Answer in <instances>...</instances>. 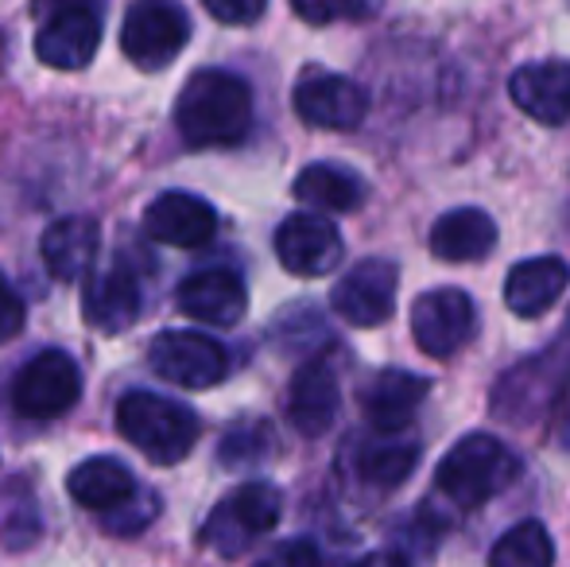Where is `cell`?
Listing matches in <instances>:
<instances>
[{"instance_id": "obj_1", "label": "cell", "mask_w": 570, "mask_h": 567, "mask_svg": "<svg viewBox=\"0 0 570 567\" xmlns=\"http://www.w3.org/2000/svg\"><path fill=\"white\" fill-rule=\"evenodd\" d=\"M175 125L190 148H229L253 129V94L229 70H198L183 86Z\"/></svg>"}, {"instance_id": "obj_2", "label": "cell", "mask_w": 570, "mask_h": 567, "mask_svg": "<svg viewBox=\"0 0 570 567\" xmlns=\"http://www.w3.org/2000/svg\"><path fill=\"white\" fill-rule=\"evenodd\" d=\"M570 385V319L559 339L509 370L493 389V417L512 428H532L551 417Z\"/></svg>"}, {"instance_id": "obj_3", "label": "cell", "mask_w": 570, "mask_h": 567, "mask_svg": "<svg viewBox=\"0 0 570 567\" xmlns=\"http://www.w3.org/2000/svg\"><path fill=\"white\" fill-rule=\"evenodd\" d=\"M517 475H520L517 454L497 436L473 431V436L458 439L451 451L443 454V462L435 470V486L458 509H478L489 498H497L504 486H512Z\"/></svg>"}, {"instance_id": "obj_4", "label": "cell", "mask_w": 570, "mask_h": 567, "mask_svg": "<svg viewBox=\"0 0 570 567\" xmlns=\"http://www.w3.org/2000/svg\"><path fill=\"white\" fill-rule=\"evenodd\" d=\"M117 428L136 451H144L159 467L183 462L198 443V417L179 401H167L159 393H128L117 404Z\"/></svg>"}, {"instance_id": "obj_5", "label": "cell", "mask_w": 570, "mask_h": 567, "mask_svg": "<svg viewBox=\"0 0 570 567\" xmlns=\"http://www.w3.org/2000/svg\"><path fill=\"white\" fill-rule=\"evenodd\" d=\"M36 55L55 70H82L101 47V0H36Z\"/></svg>"}, {"instance_id": "obj_6", "label": "cell", "mask_w": 570, "mask_h": 567, "mask_svg": "<svg viewBox=\"0 0 570 567\" xmlns=\"http://www.w3.org/2000/svg\"><path fill=\"white\" fill-rule=\"evenodd\" d=\"M279 509H284V498H279L276 486L268 482H245L222 498L214 506L210 521L203 529V540L214 548L218 556H233L248 553L264 532H272L279 525Z\"/></svg>"}, {"instance_id": "obj_7", "label": "cell", "mask_w": 570, "mask_h": 567, "mask_svg": "<svg viewBox=\"0 0 570 567\" xmlns=\"http://www.w3.org/2000/svg\"><path fill=\"white\" fill-rule=\"evenodd\" d=\"M82 397V370L67 350H39L12 378V409L28 420H55Z\"/></svg>"}, {"instance_id": "obj_8", "label": "cell", "mask_w": 570, "mask_h": 567, "mask_svg": "<svg viewBox=\"0 0 570 567\" xmlns=\"http://www.w3.org/2000/svg\"><path fill=\"white\" fill-rule=\"evenodd\" d=\"M190 39V20L175 0H140L128 8L120 28V51L132 67L164 70Z\"/></svg>"}, {"instance_id": "obj_9", "label": "cell", "mask_w": 570, "mask_h": 567, "mask_svg": "<svg viewBox=\"0 0 570 567\" xmlns=\"http://www.w3.org/2000/svg\"><path fill=\"white\" fill-rule=\"evenodd\" d=\"M151 370L179 389H214L226 381L229 354L218 339L198 331H164L148 350Z\"/></svg>"}, {"instance_id": "obj_10", "label": "cell", "mask_w": 570, "mask_h": 567, "mask_svg": "<svg viewBox=\"0 0 570 567\" xmlns=\"http://www.w3.org/2000/svg\"><path fill=\"white\" fill-rule=\"evenodd\" d=\"M478 331V307L462 287H435L412 303V334L428 358H454Z\"/></svg>"}, {"instance_id": "obj_11", "label": "cell", "mask_w": 570, "mask_h": 567, "mask_svg": "<svg viewBox=\"0 0 570 567\" xmlns=\"http://www.w3.org/2000/svg\"><path fill=\"white\" fill-rule=\"evenodd\" d=\"M396 287H400V273L392 261L384 257H365L334 284L331 292V307L338 311V319H345L350 326H381L392 319V307H396Z\"/></svg>"}, {"instance_id": "obj_12", "label": "cell", "mask_w": 570, "mask_h": 567, "mask_svg": "<svg viewBox=\"0 0 570 567\" xmlns=\"http://www.w3.org/2000/svg\"><path fill=\"white\" fill-rule=\"evenodd\" d=\"M276 257L292 276L315 281L342 265V234L326 214H287L276 229Z\"/></svg>"}, {"instance_id": "obj_13", "label": "cell", "mask_w": 570, "mask_h": 567, "mask_svg": "<svg viewBox=\"0 0 570 567\" xmlns=\"http://www.w3.org/2000/svg\"><path fill=\"white\" fill-rule=\"evenodd\" d=\"M295 114H299L311 129L350 133L365 121L368 94L361 90L353 78L315 70V75L299 78V86H295Z\"/></svg>"}, {"instance_id": "obj_14", "label": "cell", "mask_w": 570, "mask_h": 567, "mask_svg": "<svg viewBox=\"0 0 570 567\" xmlns=\"http://www.w3.org/2000/svg\"><path fill=\"white\" fill-rule=\"evenodd\" d=\"M144 234L159 245H175V250H198L218 234V214L206 198L187 195V190H164L151 198L144 211Z\"/></svg>"}, {"instance_id": "obj_15", "label": "cell", "mask_w": 570, "mask_h": 567, "mask_svg": "<svg viewBox=\"0 0 570 567\" xmlns=\"http://www.w3.org/2000/svg\"><path fill=\"white\" fill-rule=\"evenodd\" d=\"M342 404V389H338V373L326 358H315L303 370H295L292 389H287V420L299 436H323L331 431L334 417H338Z\"/></svg>"}, {"instance_id": "obj_16", "label": "cell", "mask_w": 570, "mask_h": 567, "mask_svg": "<svg viewBox=\"0 0 570 567\" xmlns=\"http://www.w3.org/2000/svg\"><path fill=\"white\" fill-rule=\"evenodd\" d=\"M183 315L198 319V323L210 326H233L245 319L248 292L245 281L229 268H203V273H190L187 281L175 292Z\"/></svg>"}, {"instance_id": "obj_17", "label": "cell", "mask_w": 570, "mask_h": 567, "mask_svg": "<svg viewBox=\"0 0 570 567\" xmlns=\"http://www.w3.org/2000/svg\"><path fill=\"white\" fill-rule=\"evenodd\" d=\"M144 311V295H140V281L128 273L125 265H109L101 273H90L82 292V315L90 326L106 334H120L128 326H136Z\"/></svg>"}, {"instance_id": "obj_18", "label": "cell", "mask_w": 570, "mask_h": 567, "mask_svg": "<svg viewBox=\"0 0 570 567\" xmlns=\"http://www.w3.org/2000/svg\"><path fill=\"white\" fill-rule=\"evenodd\" d=\"M509 94L517 101V109H524L540 125L570 121V62L567 59L528 62V67H520L512 75Z\"/></svg>"}, {"instance_id": "obj_19", "label": "cell", "mask_w": 570, "mask_h": 567, "mask_svg": "<svg viewBox=\"0 0 570 567\" xmlns=\"http://www.w3.org/2000/svg\"><path fill=\"white\" fill-rule=\"evenodd\" d=\"M98 250H101V226L94 218H86V214H70V218L51 222L43 234V245H39L47 273L67 284L90 281Z\"/></svg>"}, {"instance_id": "obj_20", "label": "cell", "mask_w": 570, "mask_h": 567, "mask_svg": "<svg viewBox=\"0 0 570 567\" xmlns=\"http://www.w3.org/2000/svg\"><path fill=\"white\" fill-rule=\"evenodd\" d=\"M431 381L415 378V373L404 370H381L361 393V409H365L368 424H373L381 436H400L412 417L420 412L423 397H428Z\"/></svg>"}, {"instance_id": "obj_21", "label": "cell", "mask_w": 570, "mask_h": 567, "mask_svg": "<svg viewBox=\"0 0 570 567\" xmlns=\"http://www.w3.org/2000/svg\"><path fill=\"white\" fill-rule=\"evenodd\" d=\"M70 498L82 509H94V514L109 517L117 509H125L132 498H140V486H136L132 470L125 467L114 454H94V459L78 462L67 478Z\"/></svg>"}, {"instance_id": "obj_22", "label": "cell", "mask_w": 570, "mask_h": 567, "mask_svg": "<svg viewBox=\"0 0 570 567\" xmlns=\"http://www.w3.org/2000/svg\"><path fill=\"white\" fill-rule=\"evenodd\" d=\"M567 284H570L567 261H559V257L520 261L509 273V281H504V303H509L512 315L535 319L548 307H556V300L567 292Z\"/></svg>"}, {"instance_id": "obj_23", "label": "cell", "mask_w": 570, "mask_h": 567, "mask_svg": "<svg viewBox=\"0 0 570 567\" xmlns=\"http://www.w3.org/2000/svg\"><path fill=\"white\" fill-rule=\"evenodd\" d=\"M497 245V222L478 206H458L431 226V253L451 265L489 257Z\"/></svg>"}, {"instance_id": "obj_24", "label": "cell", "mask_w": 570, "mask_h": 567, "mask_svg": "<svg viewBox=\"0 0 570 567\" xmlns=\"http://www.w3.org/2000/svg\"><path fill=\"white\" fill-rule=\"evenodd\" d=\"M295 198L318 214H353L365 203V183L338 164H311L295 179Z\"/></svg>"}, {"instance_id": "obj_25", "label": "cell", "mask_w": 570, "mask_h": 567, "mask_svg": "<svg viewBox=\"0 0 570 567\" xmlns=\"http://www.w3.org/2000/svg\"><path fill=\"white\" fill-rule=\"evenodd\" d=\"M420 462V443L415 439H404L400 436H381L373 443H365L357 451V475L365 478L368 486H381V490H392L400 486L407 475L415 470Z\"/></svg>"}, {"instance_id": "obj_26", "label": "cell", "mask_w": 570, "mask_h": 567, "mask_svg": "<svg viewBox=\"0 0 570 567\" xmlns=\"http://www.w3.org/2000/svg\"><path fill=\"white\" fill-rule=\"evenodd\" d=\"M556 564V545L551 532L540 521H520L504 532L489 553V567H551Z\"/></svg>"}, {"instance_id": "obj_27", "label": "cell", "mask_w": 570, "mask_h": 567, "mask_svg": "<svg viewBox=\"0 0 570 567\" xmlns=\"http://www.w3.org/2000/svg\"><path fill=\"white\" fill-rule=\"evenodd\" d=\"M276 439H272V428L261 424V420H248V424L229 428V436L222 439V462L226 467H253L264 454H272Z\"/></svg>"}, {"instance_id": "obj_28", "label": "cell", "mask_w": 570, "mask_h": 567, "mask_svg": "<svg viewBox=\"0 0 570 567\" xmlns=\"http://www.w3.org/2000/svg\"><path fill=\"white\" fill-rule=\"evenodd\" d=\"M159 514V501L151 490H140V498H132L125 509H117V514L101 517V525H106L109 532H117V537H132V532L148 529L151 521H156Z\"/></svg>"}, {"instance_id": "obj_29", "label": "cell", "mask_w": 570, "mask_h": 567, "mask_svg": "<svg viewBox=\"0 0 570 567\" xmlns=\"http://www.w3.org/2000/svg\"><path fill=\"white\" fill-rule=\"evenodd\" d=\"M292 8L303 23H315V28L334 23V20H357V16H365V0H292Z\"/></svg>"}, {"instance_id": "obj_30", "label": "cell", "mask_w": 570, "mask_h": 567, "mask_svg": "<svg viewBox=\"0 0 570 567\" xmlns=\"http://www.w3.org/2000/svg\"><path fill=\"white\" fill-rule=\"evenodd\" d=\"M23 323H28L23 295L8 284V276H0V342H12L23 331Z\"/></svg>"}, {"instance_id": "obj_31", "label": "cell", "mask_w": 570, "mask_h": 567, "mask_svg": "<svg viewBox=\"0 0 570 567\" xmlns=\"http://www.w3.org/2000/svg\"><path fill=\"white\" fill-rule=\"evenodd\" d=\"M203 4L218 23H256L268 0H203Z\"/></svg>"}, {"instance_id": "obj_32", "label": "cell", "mask_w": 570, "mask_h": 567, "mask_svg": "<svg viewBox=\"0 0 570 567\" xmlns=\"http://www.w3.org/2000/svg\"><path fill=\"white\" fill-rule=\"evenodd\" d=\"M261 567H318V548L311 540H284L264 556Z\"/></svg>"}, {"instance_id": "obj_33", "label": "cell", "mask_w": 570, "mask_h": 567, "mask_svg": "<svg viewBox=\"0 0 570 567\" xmlns=\"http://www.w3.org/2000/svg\"><path fill=\"white\" fill-rule=\"evenodd\" d=\"M350 567H412V564H407V556H400V553H373Z\"/></svg>"}]
</instances>
